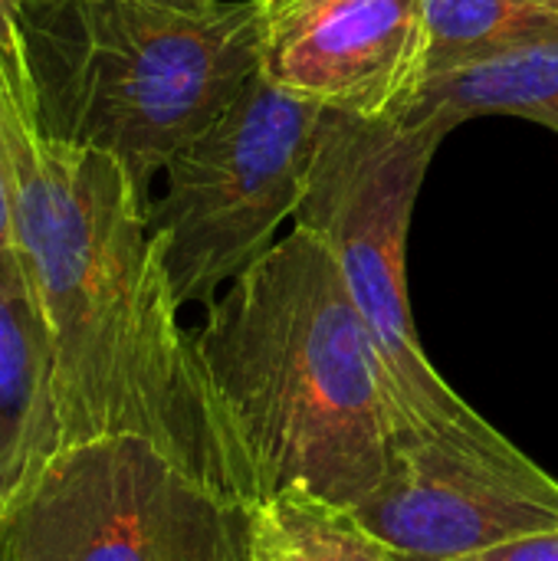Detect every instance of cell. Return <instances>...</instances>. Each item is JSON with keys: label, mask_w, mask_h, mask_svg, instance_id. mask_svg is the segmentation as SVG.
<instances>
[{"label": "cell", "mask_w": 558, "mask_h": 561, "mask_svg": "<svg viewBox=\"0 0 558 561\" xmlns=\"http://www.w3.org/2000/svg\"><path fill=\"white\" fill-rule=\"evenodd\" d=\"M16 253L53 342L62 444L141 437L247 506L253 480L220 421L148 230V197L112 154L66 145L0 89Z\"/></svg>", "instance_id": "6da1fadb"}, {"label": "cell", "mask_w": 558, "mask_h": 561, "mask_svg": "<svg viewBox=\"0 0 558 561\" xmlns=\"http://www.w3.org/2000/svg\"><path fill=\"white\" fill-rule=\"evenodd\" d=\"M194 348L257 503L309 490L358 510L388 477L395 417L329 243L293 227L210 306Z\"/></svg>", "instance_id": "7a4b0ae2"}, {"label": "cell", "mask_w": 558, "mask_h": 561, "mask_svg": "<svg viewBox=\"0 0 558 561\" xmlns=\"http://www.w3.org/2000/svg\"><path fill=\"white\" fill-rule=\"evenodd\" d=\"M39 128L151 184L260 72L257 0L184 13L138 0H23Z\"/></svg>", "instance_id": "3957f363"}, {"label": "cell", "mask_w": 558, "mask_h": 561, "mask_svg": "<svg viewBox=\"0 0 558 561\" xmlns=\"http://www.w3.org/2000/svg\"><path fill=\"white\" fill-rule=\"evenodd\" d=\"M457 125L441 112L362 118L326 108L296 227L319 233L375 348L395 440L493 444L487 424L428 362L408 299V233L441 141Z\"/></svg>", "instance_id": "277c9868"}, {"label": "cell", "mask_w": 558, "mask_h": 561, "mask_svg": "<svg viewBox=\"0 0 558 561\" xmlns=\"http://www.w3.org/2000/svg\"><path fill=\"white\" fill-rule=\"evenodd\" d=\"M326 108L263 72L164 168L148 204L178 306H210L296 217Z\"/></svg>", "instance_id": "5b68a950"}, {"label": "cell", "mask_w": 558, "mask_h": 561, "mask_svg": "<svg viewBox=\"0 0 558 561\" xmlns=\"http://www.w3.org/2000/svg\"><path fill=\"white\" fill-rule=\"evenodd\" d=\"M0 561H250V506L151 440H76L0 506Z\"/></svg>", "instance_id": "8992f818"}, {"label": "cell", "mask_w": 558, "mask_h": 561, "mask_svg": "<svg viewBox=\"0 0 558 561\" xmlns=\"http://www.w3.org/2000/svg\"><path fill=\"white\" fill-rule=\"evenodd\" d=\"M355 513L401 561H464L558 529V483L506 437L395 440L385 483Z\"/></svg>", "instance_id": "52a82bcc"}, {"label": "cell", "mask_w": 558, "mask_h": 561, "mask_svg": "<svg viewBox=\"0 0 558 561\" xmlns=\"http://www.w3.org/2000/svg\"><path fill=\"white\" fill-rule=\"evenodd\" d=\"M260 72L332 112L408 118L428 69L424 0H257Z\"/></svg>", "instance_id": "ba28073f"}, {"label": "cell", "mask_w": 558, "mask_h": 561, "mask_svg": "<svg viewBox=\"0 0 558 561\" xmlns=\"http://www.w3.org/2000/svg\"><path fill=\"white\" fill-rule=\"evenodd\" d=\"M59 447L53 342L16 256L0 263V506Z\"/></svg>", "instance_id": "9c48e42d"}, {"label": "cell", "mask_w": 558, "mask_h": 561, "mask_svg": "<svg viewBox=\"0 0 558 561\" xmlns=\"http://www.w3.org/2000/svg\"><path fill=\"white\" fill-rule=\"evenodd\" d=\"M441 112L454 125L516 115L558 131V36L434 76L411 115Z\"/></svg>", "instance_id": "30bf717a"}, {"label": "cell", "mask_w": 558, "mask_h": 561, "mask_svg": "<svg viewBox=\"0 0 558 561\" xmlns=\"http://www.w3.org/2000/svg\"><path fill=\"white\" fill-rule=\"evenodd\" d=\"M250 561H401L355 510L309 490H286L250 506Z\"/></svg>", "instance_id": "8fae6325"}, {"label": "cell", "mask_w": 558, "mask_h": 561, "mask_svg": "<svg viewBox=\"0 0 558 561\" xmlns=\"http://www.w3.org/2000/svg\"><path fill=\"white\" fill-rule=\"evenodd\" d=\"M424 10L431 79L558 36V0H424Z\"/></svg>", "instance_id": "7c38bea8"}, {"label": "cell", "mask_w": 558, "mask_h": 561, "mask_svg": "<svg viewBox=\"0 0 558 561\" xmlns=\"http://www.w3.org/2000/svg\"><path fill=\"white\" fill-rule=\"evenodd\" d=\"M0 89L36 112V89L30 72V46L23 26V0H0Z\"/></svg>", "instance_id": "4fadbf2b"}, {"label": "cell", "mask_w": 558, "mask_h": 561, "mask_svg": "<svg viewBox=\"0 0 558 561\" xmlns=\"http://www.w3.org/2000/svg\"><path fill=\"white\" fill-rule=\"evenodd\" d=\"M16 224H13V168L10 151L3 138V118H0V263L16 260Z\"/></svg>", "instance_id": "5bb4252c"}, {"label": "cell", "mask_w": 558, "mask_h": 561, "mask_svg": "<svg viewBox=\"0 0 558 561\" xmlns=\"http://www.w3.org/2000/svg\"><path fill=\"white\" fill-rule=\"evenodd\" d=\"M464 561H558V529L516 539L510 546H500V549H490Z\"/></svg>", "instance_id": "9a60e30c"}, {"label": "cell", "mask_w": 558, "mask_h": 561, "mask_svg": "<svg viewBox=\"0 0 558 561\" xmlns=\"http://www.w3.org/2000/svg\"><path fill=\"white\" fill-rule=\"evenodd\" d=\"M138 3L171 7V10H184V13H207V10H214L220 0H138Z\"/></svg>", "instance_id": "2e32d148"}]
</instances>
